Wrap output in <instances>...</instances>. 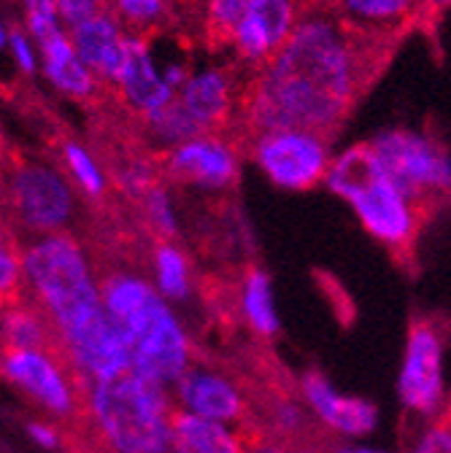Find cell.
<instances>
[{
    "label": "cell",
    "instance_id": "603a6c76",
    "mask_svg": "<svg viewBox=\"0 0 451 453\" xmlns=\"http://www.w3.org/2000/svg\"><path fill=\"white\" fill-rule=\"evenodd\" d=\"M152 283L154 289L171 303H187L195 292V273L187 251L176 241H157L152 249Z\"/></svg>",
    "mask_w": 451,
    "mask_h": 453
},
{
    "label": "cell",
    "instance_id": "3957f363",
    "mask_svg": "<svg viewBox=\"0 0 451 453\" xmlns=\"http://www.w3.org/2000/svg\"><path fill=\"white\" fill-rule=\"evenodd\" d=\"M103 305L130 351L133 370L174 388L195 365V349L176 308L167 303L149 275L133 267L100 273Z\"/></svg>",
    "mask_w": 451,
    "mask_h": 453
},
{
    "label": "cell",
    "instance_id": "484cf974",
    "mask_svg": "<svg viewBox=\"0 0 451 453\" xmlns=\"http://www.w3.org/2000/svg\"><path fill=\"white\" fill-rule=\"evenodd\" d=\"M268 418H270L276 440L287 442V445L306 442V434L311 429V413L306 411L303 400L278 396V400H273V405L268 411Z\"/></svg>",
    "mask_w": 451,
    "mask_h": 453
},
{
    "label": "cell",
    "instance_id": "f1b7e54d",
    "mask_svg": "<svg viewBox=\"0 0 451 453\" xmlns=\"http://www.w3.org/2000/svg\"><path fill=\"white\" fill-rule=\"evenodd\" d=\"M22 6H25L27 33L35 43H43L46 38L63 30L58 4H54V0H22Z\"/></svg>",
    "mask_w": 451,
    "mask_h": 453
},
{
    "label": "cell",
    "instance_id": "8992f818",
    "mask_svg": "<svg viewBox=\"0 0 451 453\" xmlns=\"http://www.w3.org/2000/svg\"><path fill=\"white\" fill-rule=\"evenodd\" d=\"M384 170L424 213L451 205V154L427 133L384 130L370 141Z\"/></svg>",
    "mask_w": 451,
    "mask_h": 453
},
{
    "label": "cell",
    "instance_id": "74e56055",
    "mask_svg": "<svg viewBox=\"0 0 451 453\" xmlns=\"http://www.w3.org/2000/svg\"><path fill=\"white\" fill-rule=\"evenodd\" d=\"M84 453H111V450H105V448H97V445L92 442V445H89V448H87Z\"/></svg>",
    "mask_w": 451,
    "mask_h": 453
},
{
    "label": "cell",
    "instance_id": "4316f807",
    "mask_svg": "<svg viewBox=\"0 0 451 453\" xmlns=\"http://www.w3.org/2000/svg\"><path fill=\"white\" fill-rule=\"evenodd\" d=\"M252 0H206V35L211 46H230L238 22L244 19Z\"/></svg>",
    "mask_w": 451,
    "mask_h": 453
},
{
    "label": "cell",
    "instance_id": "ffe728a7",
    "mask_svg": "<svg viewBox=\"0 0 451 453\" xmlns=\"http://www.w3.org/2000/svg\"><path fill=\"white\" fill-rule=\"evenodd\" d=\"M238 311L244 324L262 340H273L281 332V316L276 308L273 278L268 270L252 265L241 275L238 287Z\"/></svg>",
    "mask_w": 451,
    "mask_h": 453
},
{
    "label": "cell",
    "instance_id": "2e32d148",
    "mask_svg": "<svg viewBox=\"0 0 451 453\" xmlns=\"http://www.w3.org/2000/svg\"><path fill=\"white\" fill-rule=\"evenodd\" d=\"M79 57L87 63V68L100 79L117 84L122 65L130 51V35L122 25V19L114 12H103L95 19L68 30Z\"/></svg>",
    "mask_w": 451,
    "mask_h": 453
},
{
    "label": "cell",
    "instance_id": "e0dca14e",
    "mask_svg": "<svg viewBox=\"0 0 451 453\" xmlns=\"http://www.w3.org/2000/svg\"><path fill=\"white\" fill-rule=\"evenodd\" d=\"M117 89L122 92V100L138 113L141 119L162 111L179 95L165 81V73L154 65V57L149 51L146 38L136 35V33L130 35V51L122 65V73L117 79Z\"/></svg>",
    "mask_w": 451,
    "mask_h": 453
},
{
    "label": "cell",
    "instance_id": "52a82bcc",
    "mask_svg": "<svg viewBox=\"0 0 451 453\" xmlns=\"http://www.w3.org/2000/svg\"><path fill=\"white\" fill-rule=\"evenodd\" d=\"M0 375L51 421L84 426V383L60 349L0 346Z\"/></svg>",
    "mask_w": 451,
    "mask_h": 453
},
{
    "label": "cell",
    "instance_id": "44dd1931",
    "mask_svg": "<svg viewBox=\"0 0 451 453\" xmlns=\"http://www.w3.org/2000/svg\"><path fill=\"white\" fill-rule=\"evenodd\" d=\"M174 429L184 453H249V440L230 424L200 418L176 408Z\"/></svg>",
    "mask_w": 451,
    "mask_h": 453
},
{
    "label": "cell",
    "instance_id": "5b68a950",
    "mask_svg": "<svg viewBox=\"0 0 451 453\" xmlns=\"http://www.w3.org/2000/svg\"><path fill=\"white\" fill-rule=\"evenodd\" d=\"M324 187L349 203L376 243L398 257H411L427 219L416 203L392 181L370 141L346 149L341 157H332Z\"/></svg>",
    "mask_w": 451,
    "mask_h": 453
},
{
    "label": "cell",
    "instance_id": "7a4b0ae2",
    "mask_svg": "<svg viewBox=\"0 0 451 453\" xmlns=\"http://www.w3.org/2000/svg\"><path fill=\"white\" fill-rule=\"evenodd\" d=\"M22 267L30 300L51 324L82 383L133 370L125 340L103 305L100 273L79 238L54 233L25 241Z\"/></svg>",
    "mask_w": 451,
    "mask_h": 453
},
{
    "label": "cell",
    "instance_id": "4dcf8cb0",
    "mask_svg": "<svg viewBox=\"0 0 451 453\" xmlns=\"http://www.w3.org/2000/svg\"><path fill=\"white\" fill-rule=\"evenodd\" d=\"M406 453H451V411L424 421V429L411 440Z\"/></svg>",
    "mask_w": 451,
    "mask_h": 453
},
{
    "label": "cell",
    "instance_id": "7c38bea8",
    "mask_svg": "<svg viewBox=\"0 0 451 453\" xmlns=\"http://www.w3.org/2000/svg\"><path fill=\"white\" fill-rule=\"evenodd\" d=\"M165 173L206 192H228L241 176L238 146L228 135H200L165 149Z\"/></svg>",
    "mask_w": 451,
    "mask_h": 453
},
{
    "label": "cell",
    "instance_id": "4fadbf2b",
    "mask_svg": "<svg viewBox=\"0 0 451 453\" xmlns=\"http://www.w3.org/2000/svg\"><path fill=\"white\" fill-rule=\"evenodd\" d=\"M179 411L238 426L249 418V396L244 386L224 370L192 365L171 388Z\"/></svg>",
    "mask_w": 451,
    "mask_h": 453
},
{
    "label": "cell",
    "instance_id": "ac0fdd59",
    "mask_svg": "<svg viewBox=\"0 0 451 453\" xmlns=\"http://www.w3.org/2000/svg\"><path fill=\"white\" fill-rule=\"evenodd\" d=\"M346 25L370 35L403 38L427 12V0H322Z\"/></svg>",
    "mask_w": 451,
    "mask_h": 453
},
{
    "label": "cell",
    "instance_id": "7402d4cb",
    "mask_svg": "<svg viewBox=\"0 0 451 453\" xmlns=\"http://www.w3.org/2000/svg\"><path fill=\"white\" fill-rule=\"evenodd\" d=\"M0 346L12 349H60L58 334L30 300V295L0 311ZM63 351V349H60Z\"/></svg>",
    "mask_w": 451,
    "mask_h": 453
},
{
    "label": "cell",
    "instance_id": "ba28073f",
    "mask_svg": "<svg viewBox=\"0 0 451 453\" xmlns=\"http://www.w3.org/2000/svg\"><path fill=\"white\" fill-rule=\"evenodd\" d=\"M446 332L438 319L416 313L408 324L398 372V400L406 413L424 421L446 411Z\"/></svg>",
    "mask_w": 451,
    "mask_h": 453
},
{
    "label": "cell",
    "instance_id": "5bb4252c",
    "mask_svg": "<svg viewBox=\"0 0 451 453\" xmlns=\"http://www.w3.org/2000/svg\"><path fill=\"white\" fill-rule=\"evenodd\" d=\"M300 0H252L244 19L233 33V49L238 60L260 68L287 43L303 17Z\"/></svg>",
    "mask_w": 451,
    "mask_h": 453
},
{
    "label": "cell",
    "instance_id": "836d02e7",
    "mask_svg": "<svg viewBox=\"0 0 451 453\" xmlns=\"http://www.w3.org/2000/svg\"><path fill=\"white\" fill-rule=\"evenodd\" d=\"M9 49H12V54H14L17 65H19L25 73H35V71H38V57H35L30 33L12 30V33H9Z\"/></svg>",
    "mask_w": 451,
    "mask_h": 453
},
{
    "label": "cell",
    "instance_id": "e575fe53",
    "mask_svg": "<svg viewBox=\"0 0 451 453\" xmlns=\"http://www.w3.org/2000/svg\"><path fill=\"white\" fill-rule=\"evenodd\" d=\"M287 453H338L335 445H322V442H298V445H290Z\"/></svg>",
    "mask_w": 451,
    "mask_h": 453
},
{
    "label": "cell",
    "instance_id": "9c48e42d",
    "mask_svg": "<svg viewBox=\"0 0 451 453\" xmlns=\"http://www.w3.org/2000/svg\"><path fill=\"white\" fill-rule=\"evenodd\" d=\"M12 219L30 238L68 233L76 216L74 184L54 167L41 162H19L6 187Z\"/></svg>",
    "mask_w": 451,
    "mask_h": 453
},
{
    "label": "cell",
    "instance_id": "f546056e",
    "mask_svg": "<svg viewBox=\"0 0 451 453\" xmlns=\"http://www.w3.org/2000/svg\"><path fill=\"white\" fill-rule=\"evenodd\" d=\"M114 14L133 30H149L165 17V0H111Z\"/></svg>",
    "mask_w": 451,
    "mask_h": 453
},
{
    "label": "cell",
    "instance_id": "d4e9b609",
    "mask_svg": "<svg viewBox=\"0 0 451 453\" xmlns=\"http://www.w3.org/2000/svg\"><path fill=\"white\" fill-rule=\"evenodd\" d=\"M63 159L71 173V181L76 184V189L82 195H87L89 200H100L105 195L108 181H105L103 167L82 143H74V141L63 143Z\"/></svg>",
    "mask_w": 451,
    "mask_h": 453
},
{
    "label": "cell",
    "instance_id": "f35d334b",
    "mask_svg": "<svg viewBox=\"0 0 451 453\" xmlns=\"http://www.w3.org/2000/svg\"><path fill=\"white\" fill-rule=\"evenodd\" d=\"M446 4H451V0H427V6L432 9V6H446Z\"/></svg>",
    "mask_w": 451,
    "mask_h": 453
},
{
    "label": "cell",
    "instance_id": "8fae6325",
    "mask_svg": "<svg viewBox=\"0 0 451 453\" xmlns=\"http://www.w3.org/2000/svg\"><path fill=\"white\" fill-rule=\"evenodd\" d=\"M298 394L311 418L319 426H324L332 437H341L346 442H365L378 429L376 403L341 391L319 370L300 372Z\"/></svg>",
    "mask_w": 451,
    "mask_h": 453
},
{
    "label": "cell",
    "instance_id": "d6986e66",
    "mask_svg": "<svg viewBox=\"0 0 451 453\" xmlns=\"http://www.w3.org/2000/svg\"><path fill=\"white\" fill-rule=\"evenodd\" d=\"M41 68L54 89H60L74 100H89L97 92L100 79L79 57L68 30L54 33L41 43Z\"/></svg>",
    "mask_w": 451,
    "mask_h": 453
},
{
    "label": "cell",
    "instance_id": "83f0119b",
    "mask_svg": "<svg viewBox=\"0 0 451 453\" xmlns=\"http://www.w3.org/2000/svg\"><path fill=\"white\" fill-rule=\"evenodd\" d=\"M141 203H144V216L152 230L159 235V241H176L179 238V213L174 208V200L167 195V189H162L159 184H152L141 195Z\"/></svg>",
    "mask_w": 451,
    "mask_h": 453
},
{
    "label": "cell",
    "instance_id": "1f68e13d",
    "mask_svg": "<svg viewBox=\"0 0 451 453\" xmlns=\"http://www.w3.org/2000/svg\"><path fill=\"white\" fill-rule=\"evenodd\" d=\"M58 4V14H60V22L63 27L74 30L89 19H95L97 14L108 12V6L103 0H54Z\"/></svg>",
    "mask_w": 451,
    "mask_h": 453
},
{
    "label": "cell",
    "instance_id": "d6a6232c",
    "mask_svg": "<svg viewBox=\"0 0 451 453\" xmlns=\"http://www.w3.org/2000/svg\"><path fill=\"white\" fill-rule=\"evenodd\" d=\"M27 434L43 450H60V448H66V434H63L58 421H43V418L41 421H30L27 424Z\"/></svg>",
    "mask_w": 451,
    "mask_h": 453
},
{
    "label": "cell",
    "instance_id": "cb8c5ba5",
    "mask_svg": "<svg viewBox=\"0 0 451 453\" xmlns=\"http://www.w3.org/2000/svg\"><path fill=\"white\" fill-rule=\"evenodd\" d=\"M27 297L22 243L0 226V311Z\"/></svg>",
    "mask_w": 451,
    "mask_h": 453
},
{
    "label": "cell",
    "instance_id": "d590c367",
    "mask_svg": "<svg viewBox=\"0 0 451 453\" xmlns=\"http://www.w3.org/2000/svg\"><path fill=\"white\" fill-rule=\"evenodd\" d=\"M338 453H392V450H384V448H373V445H365V442H341L335 445Z\"/></svg>",
    "mask_w": 451,
    "mask_h": 453
},
{
    "label": "cell",
    "instance_id": "8d00e7d4",
    "mask_svg": "<svg viewBox=\"0 0 451 453\" xmlns=\"http://www.w3.org/2000/svg\"><path fill=\"white\" fill-rule=\"evenodd\" d=\"M4 46H9V30L0 25V49H4Z\"/></svg>",
    "mask_w": 451,
    "mask_h": 453
},
{
    "label": "cell",
    "instance_id": "9a60e30c",
    "mask_svg": "<svg viewBox=\"0 0 451 453\" xmlns=\"http://www.w3.org/2000/svg\"><path fill=\"white\" fill-rule=\"evenodd\" d=\"M176 100L203 135H222V130L236 117L238 105L230 73L219 68L192 73Z\"/></svg>",
    "mask_w": 451,
    "mask_h": 453
},
{
    "label": "cell",
    "instance_id": "277c9868",
    "mask_svg": "<svg viewBox=\"0 0 451 453\" xmlns=\"http://www.w3.org/2000/svg\"><path fill=\"white\" fill-rule=\"evenodd\" d=\"M174 416L171 388L136 370L84 383V434L111 453H184Z\"/></svg>",
    "mask_w": 451,
    "mask_h": 453
},
{
    "label": "cell",
    "instance_id": "6da1fadb",
    "mask_svg": "<svg viewBox=\"0 0 451 453\" xmlns=\"http://www.w3.org/2000/svg\"><path fill=\"white\" fill-rule=\"evenodd\" d=\"M400 38L370 35L335 12L308 6L268 63L238 92V119L249 138L270 130H306L332 138L384 71Z\"/></svg>",
    "mask_w": 451,
    "mask_h": 453
},
{
    "label": "cell",
    "instance_id": "30bf717a",
    "mask_svg": "<svg viewBox=\"0 0 451 453\" xmlns=\"http://www.w3.org/2000/svg\"><path fill=\"white\" fill-rule=\"evenodd\" d=\"M252 162L278 189L308 192L324 184L332 154L330 138L306 130H270L249 138Z\"/></svg>",
    "mask_w": 451,
    "mask_h": 453
}]
</instances>
